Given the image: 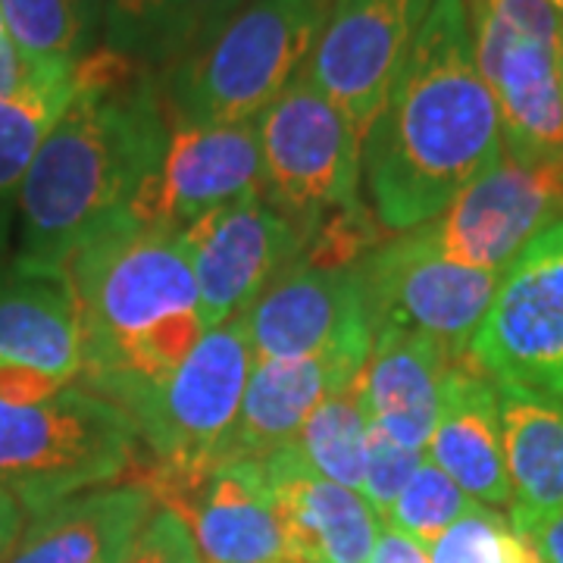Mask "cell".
<instances>
[{
	"label": "cell",
	"instance_id": "6da1fadb",
	"mask_svg": "<svg viewBox=\"0 0 563 563\" xmlns=\"http://www.w3.org/2000/svg\"><path fill=\"white\" fill-rule=\"evenodd\" d=\"M501 157V120L473 54L466 0H432L363 139L369 210L385 229H420Z\"/></svg>",
	"mask_w": 563,
	"mask_h": 563
},
{
	"label": "cell",
	"instance_id": "7a4b0ae2",
	"mask_svg": "<svg viewBox=\"0 0 563 563\" xmlns=\"http://www.w3.org/2000/svg\"><path fill=\"white\" fill-rule=\"evenodd\" d=\"M79 91L44 139L20 185L16 261L63 269L91 232L129 213L161 173L169 113L157 81L110 47L76 66Z\"/></svg>",
	"mask_w": 563,
	"mask_h": 563
},
{
	"label": "cell",
	"instance_id": "3957f363",
	"mask_svg": "<svg viewBox=\"0 0 563 563\" xmlns=\"http://www.w3.org/2000/svg\"><path fill=\"white\" fill-rule=\"evenodd\" d=\"M63 273L79 307L85 391L129 417L207 332L181 235L122 213L91 232Z\"/></svg>",
	"mask_w": 563,
	"mask_h": 563
},
{
	"label": "cell",
	"instance_id": "277c9868",
	"mask_svg": "<svg viewBox=\"0 0 563 563\" xmlns=\"http://www.w3.org/2000/svg\"><path fill=\"white\" fill-rule=\"evenodd\" d=\"M329 16V0H247L213 38L166 76L173 122H254L301 73Z\"/></svg>",
	"mask_w": 563,
	"mask_h": 563
},
{
	"label": "cell",
	"instance_id": "5b68a950",
	"mask_svg": "<svg viewBox=\"0 0 563 563\" xmlns=\"http://www.w3.org/2000/svg\"><path fill=\"white\" fill-rule=\"evenodd\" d=\"M135 451L132 420L85 388H63L38 404L0 401V488L29 517L120 479Z\"/></svg>",
	"mask_w": 563,
	"mask_h": 563
},
{
	"label": "cell",
	"instance_id": "8992f818",
	"mask_svg": "<svg viewBox=\"0 0 563 563\" xmlns=\"http://www.w3.org/2000/svg\"><path fill=\"white\" fill-rule=\"evenodd\" d=\"M466 16L504 154L563 169V16L548 0H466Z\"/></svg>",
	"mask_w": 563,
	"mask_h": 563
},
{
	"label": "cell",
	"instance_id": "52a82bcc",
	"mask_svg": "<svg viewBox=\"0 0 563 563\" xmlns=\"http://www.w3.org/2000/svg\"><path fill=\"white\" fill-rule=\"evenodd\" d=\"M251 366L247 313L207 329L179 369L129 413L151 457L141 470L201 473L225 463Z\"/></svg>",
	"mask_w": 563,
	"mask_h": 563
},
{
	"label": "cell",
	"instance_id": "ba28073f",
	"mask_svg": "<svg viewBox=\"0 0 563 563\" xmlns=\"http://www.w3.org/2000/svg\"><path fill=\"white\" fill-rule=\"evenodd\" d=\"M254 125L261 139L263 198L301 229L303 242L322 217L361 203L363 141L307 69Z\"/></svg>",
	"mask_w": 563,
	"mask_h": 563
},
{
	"label": "cell",
	"instance_id": "9c48e42d",
	"mask_svg": "<svg viewBox=\"0 0 563 563\" xmlns=\"http://www.w3.org/2000/svg\"><path fill=\"white\" fill-rule=\"evenodd\" d=\"M466 361L498 388L563 401V220L504 269Z\"/></svg>",
	"mask_w": 563,
	"mask_h": 563
},
{
	"label": "cell",
	"instance_id": "30bf717a",
	"mask_svg": "<svg viewBox=\"0 0 563 563\" xmlns=\"http://www.w3.org/2000/svg\"><path fill=\"white\" fill-rule=\"evenodd\" d=\"M357 269L373 335L383 329H404L442 344L454 361L466 357L501 282V273L442 261L417 232H404L401 239L376 247L357 263Z\"/></svg>",
	"mask_w": 563,
	"mask_h": 563
},
{
	"label": "cell",
	"instance_id": "8fae6325",
	"mask_svg": "<svg viewBox=\"0 0 563 563\" xmlns=\"http://www.w3.org/2000/svg\"><path fill=\"white\" fill-rule=\"evenodd\" d=\"M558 220H563V169L523 166L504 154L435 220L410 232L442 261L504 273L526 244Z\"/></svg>",
	"mask_w": 563,
	"mask_h": 563
},
{
	"label": "cell",
	"instance_id": "7c38bea8",
	"mask_svg": "<svg viewBox=\"0 0 563 563\" xmlns=\"http://www.w3.org/2000/svg\"><path fill=\"white\" fill-rule=\"evenodd\" d=\"M432 0H329L307 76L366 139L407 60Z\"/></svg>",
	"mask_w": 563,
	"mask_h": 563
},
{
	"label": "cell",
	"instance_id": "4fadbf2b",
	"mask_svg": "<svg viewBox=\"0 0 563 563\" xmlns=\"http://www.w3.org/2000/svg\"><path fill=\"white\" fill-rule=\"evenodd\" d=\"M207 329L247 313L301 257L303 235L263 195L225 203L181 232Z\"/></svg>",
	"mask_w": 563,
	"mask_h": 563
},
{
	"label": "cell",
	"instance_id": "5bb4252c",
	"mask_svg": "<svg viewBox=\"0 0 563 563\" xmlns=\"http://www.w3.org/2000/svg\"><path fill=\"white\" fill-rule=\"evenodd\" d=\"M254 361H301L347 354L366 361L373 320L361 269H320L295 261L247 310Z\"/></svg>",
	"mask_w": 563,
	"mask_h": 563
},
{
	"label": "cell",
	"instance_id": "9a60e30c",
	"mask_svg": "<svg viewBox=\"0 0 563 563\" xmlns=\"http://www.w3.org/2000/svg\"><path fill=\"white\" fill-rule=\"evenodd\" d=\"M254 195H263L261 139L254 122L188 125L169 120L161 173L141 188L129 217L181 235L210 210Z\"/></svg>",
	"mask_w": 563,
	"mask_h": 563
},
{
	"label": "cell",
	"instance_id": "2e32d148",
	"mask_svg": "<svg viewBox=\"0 0 563 563\" xmlns=\"http://www.w3.org/2000/svg\"><path fill=\"white\" fill-rule=\"evenodd\" d=\"M139 488L179 514L201 563H291L257 461H225L201 473L144 470Z\"/></svg>",
	"mask_w": 563,
	"mask_h": 563
},
{
	"label": "cell",
	"instance_id": "e0dca14e",
	"mask_svg": "<svg viewBox=\"0 0 563 563\" xmlns=\"http://www.w3.org/2000/svg\"><path fill=\"white\" fill-rule=\"evenodd\" d=\"M263 483L291 563H366L383 517L361 492L325 479L303 461L295 444L273 451Z\"/></svg>",
	"mask_w": 563,
	"mask_h": 563
},
{
	"label": "cell",
	"instance_id": "ac0fdd59",
	"mask_svg": "<svg viewBox=\"0 0 563 563\" xmlns=\"http://www.w3.org/2000/svg\"><path fill=\"white\" fill-rule=\"evenodd\" d=\"M426 457L444 470L476 504L510 507V473L504 457L501 401L495 383L473 363L454 361L444 376L442 413Z\"/></svg>",
	"mask_w": 563,
	"mask_h": 563
},
{
	"label": "cell",
	"instance_id": "d6986e66",
	"mask_svg": "<svg viewBox=\"0 0 563 563\" xmlns=\"http://www.w3.org/2000/svg\"><path fill=\"white\" fill-rule=\"evenodd\" d=\"M357 357L325 354L301 361H254L242 410L229 439L225 461H266L273 451L298 442L307 417L320 401L363 369Z\"/></svg>",
	"mask_w": 563,
	"mask_h": 563
},
{
	"label": "cell",
	"instance_id": "ffe728a7",
	"mask_svg": "<svg viewBox=\"0 0 563 563\" xmlns=\"http://www.w3.org/2000/svg\"><path fill=\"white\" fill-rule=\"evenodd\" d=\"M0 363L32 366L63 385L79 379V307L63 269L16 261L0 276Z\"/></svg>",
	"mask_w": 563,
	"mask_h": 563
},
{
	"label": "cell",
	"instance_id": "44dd1931",
	"mask_svg": "<svg viewBox=\"0 0 563 563\" xmlns=\"http://www.w3.org/2000/svg\"><path fill=\"white\" fill-rule=\"evenodd\" d=\"M454 357L442 344L404 329L373 335V351L363 363V395L369 420L388 439L426 454L442 413L444 376Z\"/></svg>",
	"mask_w": 563,
	"mask_h": 563
},
{
	"label": "cell",
	"instance_id": "7402d4cb",
	"mask_svg": "<svg viewBox=\"0 0 563 563\" xmlns=\"http://www.w3.org/2000/svg\"><path fill=\"white\" fill-rule=\"evenodd\" d=\"M151 510L139 485L85 492L32 517L3 563H120Z\"/></svg>",
	"mask_w": 563,
	"mask_h": 563
},
{
	"label": "cell",
	"instance_id": "603a6c76",
	"mask_svg": "<svg viewBox=\"0 0 563 563\" xmlns=\"http://www.w3.org/2000/svg\"><path fill=\"white\" fill-rule=\"evenodd\" d=\"M498 401L514 492L507 520L517 532H526L563 504V401L514 388H498Z\"/></svg>",
	"mask_w": 563,
	"mask_h": 563
},
{
	"label": "cell",
	"instance_id": "cb8c5ba5",
	"mask_svg": "<svg viewBox=\"0 0 563 563\" xmlns=\"http://www.w3.org/2000/svg\"><path fill=\"white\" fill-rule=\"evenodd\" d=\"M247 0H107L113 54L151 66H176L195 54Z\"/></svg>",
	"mask_w": 563,
	"mask_h": 563
},
{
	"label": "cell",
	"instance_id": "d4e9b609",
	"mask_svg": "<svg viewBox=\"0 0 563 563\" xmlns=\"http://www.w3.org/2000/svg\"><path fill=\"white\" fill-rule=\"evenodd\" d=\"M73 60H32L16 91L0 98V195L20 188L44 139L79 91Z\"/></svg>",
	"mask_w": 563,
	"mask_h": 563
},
{
	"label": "cell",
	"instance_id": "484cf974",
	"mask_svg": "<svg viewBox=\"0 0 563 563\" xmlns=\"http://www.w3.org/2000/svg\"><path fill=\"white\" fill-rule=\"evenodd\" d=\"M369 407L363 395V369L329 391L320 407L307 417L295 448L301 457L325 479L361 492L363 466H366V439H369Z\"/></svg>",
	"mask_w": 563,
	"mask_h": 563
},
{
	"label": "cell",
	"instance_id": "4316f807",
	"mask_svg": "<svg viewBox=\"0 0 563 563\" xmlns=\"http://www.w3.org/2000/svg\"><path fill=\"white\" fill-rule=\"evenodd\" d=\"M7 38L25 60L85 57L101 16V0H0Z\"/></svg>",
	"mask_w": 563,
	"mask_h": 563
},
{
	"label": "cell",
	"instance_id": "83f0119b",
	"mask_svg": "<svg viewBox=\"0 0 563 563\" xmlns=\"http://www.w3.org/2000/svg\"><path fill=\"white\" fill-rule=\"evenodd\" d=\"M473 504L476 501L461 485L426 457L417 466V473L407 479L395 504L388 507L383 523L429 548L448 526L457 523Z\"/></svg>",
	"mask_w": 563,
	"mask_h": 563
},
{
	"label": "cell",
	"instance_id": "f1b7e54d",
	"mask_svg": "<svg viewBox=\"0 0 563 563\" xmlns=\"http://www.w3.org/2000/svg\"><path fill=\"white\" fill-rule=\"evenodd\" d=\"M429 563H542V558L504 514L473 504L429 544Z\"/></svg>",
	"mask_w": 563,
	"mask_h": 563
},
{
	"label": "cell",
	"instance_id": "f546056e",
	"mask_svg": "<svg viewBox=\"0 0 563 563\" xmlns=\"http://www.w3.org/2000/svg\"><path fill=\"white\" fill-rule=\"evenodd\" d=\"M426 461L422 451L404 448L395 439H388L383 429L369 426V439H366V466H363L361 495L373 504V510L385 517L395 498L401 495L407 479L417 473V466Z\"/></svg>",
	"mask_w": 563,
	"mask_h": 563
},
{
	"label": "cell",
	"instance_id": "4dcf8cb0",
	"mask_svg": "<svg viewBox=\"0 0 563 563\" xmlns=\"http://www.w3.org/2000/svg\"><path fill=\"white\" fill-rule=\"evenodd\" d=\"M120 563H201V558L179 514L157 507L125 548Z\"/></svg>",
	"mask_w": 563,
	"mask_h": 563
},
{
	"label": "cell",
	"instance_id": "1f68e13d",
	"mask_svg": "<svg viewBox=\"0 0 563 563\" xmlns=\"http://www.w3.org/2000/svg\"><path fill=\"white\" fill-rule=\"evenodd\" d=\"M66 385L41 369L20 366V363H0V401L7 404H38L54 398Z\"/></svg>",
	"mask_w": 563,
	"mask_h": 563
},
{
	"label": "cell",
	"instance_id": "d6a6232c",
	"mask_svg": "<svg viewBox=\"0 0 563 563\" xmlns=\"http://www.w3.org/2000/svg\"><path fill=\"white\" fill-rule=\"evenodd\" d=\"M366 563H429V548L383 523L376 548Z\"/></svg>",
	"mask_w": 563,
	"mask_h": 563
},
{
	"label": "cell",
	"instance_id": "836d02e7",
	"mask_svg": "<svg viewBox=\"0 0 563 563\" xmlns=\"http://www.w3.org/2000/svg\"><path fill=\"white\" fill-rule=\"evenodd\" d=\"M523 536L539 551L542 563H563V504L558 510L544 514L542 520H536Z\"/></svg>",
	"mask_w": 563,
	"mask_h": 563
},
{
	"label": "cell",
	"instance_id": "e575fe53",
	"mask_svg": "<svg viewBox=\"0 0 563 563\" xmlns=\"http://www.w3.org/2000/svg\"><path fill=\"white\" fill-rule=\"evenodd\" d=\"M22 529H25V510H22V504L7 488H0V563L10 558L13 544L20 542Z\"/></svg>",
	"mask_w": 563,
	"mask_h": 563
},
{
	"label": "cell",
	"instance_id": "d590c367",
	"mask_svg": "<svg viewBox=\"0 0 563 563\" xmlns=\"http://www.w3.org/2000/svg\"><path fill=\"white\" fill-rule=\"evenodd\" d=\"M32 60H25L20 54V47L10 38L0 41V98H7L10 91H16L22 79L29 76Z\"/></svg>",
	"mask_w": 563,
	"mask_h": 563
},
{
	"label": "cell",
	"instance_id": "8d00e7d4",
	"mask_svg": "<svg viewBox=\"0 0 563 563\" xmlns=\"http://www.w3.org/2000/svg\"><path fill=\"white\" fill-rule=\"evenodd\" d=\"M548 3H551V7H554V10L563 16V0H548Z\"/></svg>",
	"mask_w": 563,
	"mask_h": 563
},
{
	"label": "cell",
	"instance_id": "74e56055",
	"mask_svg": "<svg viewBox=\"0 0 563 563\" xmlns=\"http://www.w3.org/2000/svg\"><path fill=\"white\" fill-rule=\"evenodd\" d=\"M7 38V25H3V13H0V41Z\"/></svg>",
	"mask_w": 563,
	"mask_h": 563
}]
</instances>
